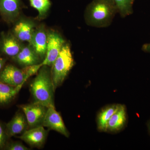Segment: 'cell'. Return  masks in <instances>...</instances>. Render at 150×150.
<instances>
[{
  "label": "cell",
  "mask_w": 150,
  "mask_h": 150,
  "mask_svg": "<svg viewBox=\"0 0 150 150\" xmlns=\"http://www.w3.org/2000/svg\"><path fill=\"white\" fill-rule=\"evenodd\" d=\"M43 65L30 85V90L33 102L40 103L48 108L55 107V92L51 79V69Z\"/></svg>",
  "instance_id": "1"
},
{
  "label": "cell",
  "mask_w": 150,
  "mask_h": 150,
  "mask_svg": "<svg viewBox=\"0 0 150 150\" xmlns=\"http://www.w3.org/2000/svg\"><path fill=\"white\" fill-rule=\"evenodd\" d=\"M117 12L113 0H93L86 8L85 19L90 26L106 27L111 24Z\"/></svg>",
  "instance_id": "2"
},
{
  "label": "cell",
  "mask_w": 150,
  "mask_h": 150,
  "mask_svg": "<svg viewBox=\"0 0 150 150\" xmlns=\"http://www.w3.org/2000/svg\"><path fill=\"white\" fill-rule=\"evenodd\" d=\"M74 64V61L71 47L69 44L66 42L51 67V79L55 91L62 85Z\"/></svg>",
  "instance_id": "3"
},
{
  "label": "cell",
  "mask_w": 150,
  "mask_h": 150,
  "mask_svg": "<svg viewBox=\"0 0 150 150\" xmlns=\"http://www.w3.org/2000/svg\"><path fill=\"white\" fill-rule=\"evenodd\" d=\"M65 43V40L59 33L54 30H48L46 56L41 63L43 66H52Z\"/></svg>",
  "instance_id": "4"
},
{
  "label": "cell",
  "mask_w": 150,
  "mask_h": 150,
  "mask_svg": "<svg viewBox=\"0 0 150 150\" xmlns=\"http://www.w3.org/2000/svg\"><path fill=\"white\" fill-rule=\"evenodd\" d=\"M19 108L24 113L29 129L43 126L48 108L43 105L33 102L21 105Z\"/></svg>",
  "instance_id": "5"
},
{
  "label": "cell",
  "mask_w": 150,
  "mask_h": 150,
  "mask_svg": "<svg viewBox=\"0 0 150 150\" xmlns=\"http://www.w3.org/2000/svg\"><path fill=\"white\" fill-rule=\"evenodd\" d=\"M10 31L21 42H30L37 23L32 19L21 16L12 24Z\"/></svg>",
  "instance_id": "6"
},
{
  "label": "cell",
  "mask_w": 150,
  "mask_h": 150,
  "mask_svg": "<svg viewBox=\"0 0 150 150\" xmlns=\"http://www.w3.org/2000/svg\"><path fill=\"white\" fill-rule=\"evenodd\" d=\"M23 44L9 30L0 34V55L6 59H12L21 50Z\"/></svg>",
  "instance_id": "7"
},
{
  "label": "cell",
  "mask_w": 150,
  "mask_h": 150,
  "mask_svg": "<svg viewBox=\"0 0 150 150\" xmlns=\"http://www.w3.org/2000/svg\"><path fill=\"white\" fill-rule=\"evenodd\" d=\"M23 7L22 0H0V16L5 22L12 25L21 16Z\"/></svg>",
  "instance_id": "8"
},
{
  "label": "cell",
  "mask_w": 150,
  "mask_h": 150,
  "mask_svg": "<svg viewBox=\"0 0 150 150\" xmlns=\"http://www.w3.org/2000/svg\"><path fill=\"white\" fill-rule=\"evenodd\" d=\"M28 79L22 69L12 64L6 65L0 72V81L14 86L23 85Z\"/></svg>",
  "instance_id": "9"
},
{
  "label": "cell",
  "mask_w": 150,
  "mask_h": 150,
  "mask_svg": "<svg viewBox=\"0 0 150 150\" xmlns=\"http://www.w3.org/2000/svg\"><path fill=\"white\" fill-rule=\"evenodd\" d=\"M43 126L48 130H54L68 138L69 133L65 126L60 113L55 107L48 108L43 123Z\"/></svg>",
  "instance_id": "10"
},
{
  "label": "cell",
  "mask_w": 150,
  "mask_h": 150,
  "mask_svg": "<svg viewBox=\"0 0 150 150\" xmlns=\"http://www.w3.org/2000/svg\"><path fill=\"white\" fill-rule=\"evenodd\" d=\"M48 131L43 126L29 129L18 137L32 148L43 147L48 136Z\"/></svg>",
  "instance_id": "11"
},
{
  "label": "cell",
  "mask_w": 150,
  "mask_h": 150,
  "mask_svg": "<svg viewBox=\"0 0 150 150\" xmlns=\"http://www.w3.org/2000/svg\"><path fill=\"white\" fill-rule=\"evenodd\" d=\"M48 31L43 24L38 25L29 43L34 49L41 60L46 57L47 49Z\"/></svg>",
  "instance_id": "12"
},
{
  "label": "cell",
  "mask_w": 150,
  "mask_h": 150,
  "mask_svg": "<svg viewBox=\"0 0 150 150\" xmlns=\"http://www.w3.org/2000/svg\"><path fill=\"white\" fill-rule=\"evenodd\" d=\"M11 60L23 67L38 64L43 62L29 43L27 45H23L18 54Z\"/></svg>",
  "instance_id": "13"
},
{
  "label": "cell",
  "mask_w": 150,
  "mask_h": 150,
  "mask_svg": "<svg viewBox=\"0 0 150 150\" xmlns=\"http://www.w3.org/2000/svg\"><path fill=\"white\" fill-rule=\"evenodd\" d=\"M28 129L27 119L22 110L17 111L6 125V132L9 139L17 135H21Z\"/></svg>",
  "instance_id": "14"
},
{
  "label": "cell",
  "mask_w": 150,
  "mask_h": 150,
  "mask_svg": "<svg viewBox=\"0 0 150 150\" xmlns=\"http://www.w3.org/2000/svg\"><path fill=\"white\" fill-rule=\"evenodd\" d=\"M22 86H14L0 81V106L6 105L13 100Z\"/></svg>",
  "instance_id": "15"
},
{
  "label": "cell",
  "mask_w": 150,
  "mask_h": 150,
  "mask_svg": "<svg viewBox=\"0 0 150 150\" xmlns=\"http://www.w3.org/2000/svg\"><path fill=\"white\" fill-rule=\"evenodd\" d=\"M126 121V111L124 105H121L120 108L112 115L108 123L107 131H116L123 128Z\"/></svg>",
  "instance_id": "16"
},
{
  "label": "cell",
  "mask_w": 150,
  "mask_h": 150,
  "mask_svg": "<svg viewBox=\"0 0 150 150\" xmlns=\"http://www.w3.org/2000/svg\"><path fill=\"white\" fill-rule=\"evenodd\" d=\"M121 105H113L103 109L98 118V126L100 131H107L108 123L112 115L120 108Z\"/></svg>",
  "instance_id": "17"
},
{
  "label": "cell",
  "mask_w": 150,
  "mask_h": 150,
  "mask_svg": "<svg viewBox=\"0 0 150 150\" xmlns=\"http://www.w3.org/2000/svg\"><path fill=\"white\" fill-rule=\"evenodd\" d=\"M30 6L38 12V19L41 20L48 14L51 5L50 0H28Z\"/></svg>",
  "instance_id": "18"
},
{
  "label": "cell",
  "mask_w": 150,
  "mask_h": 150,
  "mask_svg": "<svg viewBox=\"0 0 150 150\" xmlns=\"http://www.w3.org/2000/svg\"><path fill=\"white\" fill-rule=\"evenodd\" d=\"M118 12L122 17H125L133 13V0H113Z\"/></svg>",
  "instance_id": "19"
},
{
  "label": "cell",
  "mask_w": 150,
  "mask_h": 150,
  "mask_svg": "<svg viewBox=\"0 0 150 150\" xmlns=\"http://www.w3.org/2000/svg\"><path fill=\"white\" fill-rule=\"evenodd\" d=\"M4 150H29L30 149L25 146L22 143L19 141L8 142Z\"/></svg>",
  "instance_id": "20"
},
{
  "label": "cell",
  "mask_w": 150,
  "mask_h": 150,
  "mask_svg": "<svg viewBox=\"0 0 150 150\" xmlns=\"http://www.w3.org/2000/svg\"><path fill=\"white\" fill-rule=\"evenodd\" d=\"M42 66H43V65H42V63H40L38 64L23 67L22 69L26 75V77L28 79L31 76L37 74Z\"/></svg>",
  "instance_id": "21"
},
{
  "label": "cell",
  "mask_w": 150,
  "mask_h": 150,
  "mask_svg": "<svg viewBox=\"0 0 150 150\" xmlns=\"http://www.w3.org/2000/svg\"><path fill=\"white\" fill-rule=\"evenodd\" d=\"M8 139L6 132V126L0 121V150L4 149Z\"/></svg>",
  "instance_id": "22"
},
{
  "label": "cell",
  "mask_w": 150,
  "mask_h": 150,
  "mask_svg": "<svg viewBox=\"0 0 150 150\" xmlns=\"http://www.w3.org/2000/svg\"><path fill=\"white\" fill-rule=\"evenodd\" d=\"M7 59L4 57H0V72L6 66Z\"/></svg>",
  "instance_id": "23"
},
{
  "label": "cell",
  "mask_w": 150,
  "mask_h": 150,
  "mask_svg": "<svg viewBox=\"0 0 150 150\" xmlns=\"http://www.w3.org/2000/svg\"><path fill=\"white\" fill-rule=\"evenodd\" d=\"M142 49L145 52L150 53V43L144 44L142 46Z\"/></svg>",
  "instance_id": "24"
},
{
  "label": "cell",
  "mask_w": 150,
  "mask_h": 150,
  "mask_svg": "<svg viewBox=\"0 0 150 150\" xmlns=\"http://www.w3.org/2000/svg\"><path fill=\"white\" fill-rule=\"evenodd\" d=\"M149 130L150 133V121L149 123Z\"/></svg>",
  "instance_id": "25"
},
{
  "label": "cell",
  "mask_w": 150,
  "mask_h": 150,
  "mask_svg": "<svg viewBox=\"0 0 150 150\" xmlns=\"http://www.w3.org/2000/svg\"><path fill=\"white\" fill-rule=\"evenodd\" d=\"M133 1H134V0H133Z\"/></svg>",
  "instance_id": "26"
}]
</instances>
